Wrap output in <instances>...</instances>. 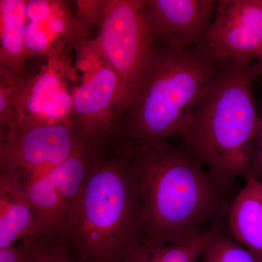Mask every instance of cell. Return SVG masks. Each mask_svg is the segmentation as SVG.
Listing matches in <instances>:
<instances>
[{
	"label": "cell",
	"mask_w": 262,
	"mask_h": 262,
	"mask_svg": "<svg viewBox=\"0 0 262 262\" xmlns=\"http://www.w3.org/2000/svg\"><path fill=\"white\" fill-rule=\"evenodd\" d=\"M145 238L139 176L132 151L100 146L60 241L77 262H122Z\"/></svg>",
	"instance_id": "1"
},
{
	"label": "cell",
	"mask_w": 262,
	"mask_h": 262,
	"mask_svg": "<svg viewBox=\"0 0 262 262\" xmlns=\"http://www.w3.org/2000/svg\"><path fill=\"white\" fill-rule=\"evenodd\" d=\"M140 186L145 238L180 244L202 233V226L227 213L223 192L187 145L162 143L132 151Z\"/></svg>",
	"instance_id": "2"
},
{
	"label": "cell",
	"mask_w": 262,
	"mask_h": 262,
	"mask_svg": "<svg viewBox=\"0 0 262 262\" xmlns=\"http://www.w3.org/2000/svg\"><path fill=\"white\" fill-rule=\"evenodd\" d=\"M251 64L223 66L187 114L182 136L222 192L251 173L261 127Z\"/></svg>",
	"instance_id": "3"
},
{
	"label": "cell",
	"mask_w": 262,
	"mask_h": 262,
	"mask_svg": "<svg viewBox=\"0 0 262 262\" xmlns=\"http://www.w3.org/2000/svg\"><path fill=\"white\" fill-rule=\"evenodd\" d=\"M155 42L113 141L130 151L181 137L187 114L225 65L203 47L178 49Z\"/></svg>",
	"instance_id": "4"
},
{
	"label": "cell",
	"mask_w": 262,
	"mask_h": 262,
	"mask_svg": "<svg viewBox=\"0 0 262 262\" xmlns=\"http://www.w3.org/2000/svg\"><path fill=\"white\" fill-rule=\"evenodd\" d=\"M98 30L95 39L120 82L118 125L149 65L156 43L144 15V0H103Z\"/></svg>",
	"instance_id": "5"
},
{
	"label": "cell",
	"mask_w": 262,
	"mask_h": 262,
	"mask_svg": "<svg viewBox=\"0 0 262 262\" xmlns=\"http://www.w3.org/2000/svg\"><path fill=\"white\" fill-rule=\"evenodd\" d=\"M85 146L72 118L39 122L16 117L0 136V173L27 188Z\"/></svg>",
	"instance_id": "6"
},
{
	"label": "cell",
	"mask_w": 262,
	"mask_h": 262,
	"mask_svg": "<svg viewBox=\"0 0 262 262\" xmlns=\"http://www.w3.org/2000/svg\"><path fill=\"white\" fill-rule=\"evenodd\" d=\"M77 48L82 78L72 91L71 118L85 145H103L115 139L120 82L96 39H84Z\"/></svg>",
	"instance_id": "7"
},
{
	"label": "cell",
	"mask_w": 262,
	"mask_h": 262,
	"mask_svg": "<svg viewBox=\"0 0 262 262\" xmlns=\"http://www.w3.org/2000/svg\"><path fill=\"white\" fill-rule=\"evenodd\" d=\"M199 47L225 64L248 65L262 51V0H220Z\"/></svg>",
	"instance_id": "8"
},
{
	"label": "cell",
	"mask_w": 262,
	"mask_h": 262,
	"mask_svg": "<svg viewBox=\"0 0 262 262\" xmlns=\"http://www.w3.org/2000/svg\"><path fill=\"white\" fill-rule=\"evenodd\" d=\"M67 51L48 58L35 75L20 81L15 97L16 117L39 122H58L71 119L72 92L66 78L75 75Z\"/></svg>",
	"instance_id": "9"
},
{
	"label": "cell",
	"mask_w": 262,
	"mask_h": 262,
	"mask_svg": "<svg viewBox=\"0 0 262 262\" xmlns=\"http://www.w3.org/2000/svg\"><path fill=\"white\" fill-rule=\"evenodd\" d=\"M217 4L215 0H144V15L157 42L186 49L201 46Z\"/></svg>",
	"instance_id": "10"
},
{
	"label": "cell",
	"mask_w": 262,
	"mask_h": 262,
	"mask_svg": "<svg viewBox=\"0 0 262 262\" xmlns=\"http://www.w3.org/2000/svg\"><path fill=\"white\" fill-rule=\"evenodd\" d=\"M26 46L31 56L61 54L90 34L63 1H27Z\"/></svg>",
	"instance_id": "11"
},
{
	"label": "cell",
	"mask_w": 262,
	"mask_h": 262,
	"mask_svg": "<svg viewBox=\"0 0 262 262\" xmlns=\"http://www.w3.org/2000/svg\"><path fill=\"white\" fill-rule=\"evenodd\" d=\"M42 234L26 186L13 176L0 173V249Z\"/></svg>",
	"instance_id": "12"
},
{
	"label": "cell",
	"mask_w": 262,
	"mask_h": 262,
	"mask_svg": "<svg viewBox=\"0 0 262 262\" xmlns=\"http://www.w3.org/2000/svg\"><path fill=\"white\" fill-rule=\"evenodd\" d=\"M227 210V229L238 244L262 260V180L250 174Z\"/></svg>",
	"instance_id": "13"
},
{
	"label": "cell",
	"mask_w": 262,
	"mask_h": 262,
	"mask_svg": "<svg viewBox=\"0 0 262 262\" xmlns=\"http://www.w3.org/2000/svg\"><path fill=\"white\" fill-rule=\"evenodd\" d=\"M24 0H0V67L18 75L29 72L32 58L25 42L27 24Z\"/></svg>",
	"instance_id": "14"
},
{
	"label": "cell",
	"mask_w": 262,
	"mask_h": 262,
	"mask_svg": "<svg viewBox=\"0 0 262 262\" xmlns=\"http://www.w3.org/2000/svg\"><path fill=\"white\" fill-rule=\"evenodd\" d=\"M225 225L222 220L218 221L194 238L180 244L143 242L133 248L122 262H196L207 245Z\"/></svg>",
	"instance_id": "15"
},
{
	"label": "cell",
	"mask_w": 262,
	"mask_h": 262,
	"mask_svg": "<svg viewBox=\"0 0 262 262\" xmlns=\"http://www.w3.org/2000/svg\"><path fill=\"white\" fill-rule=\"evenodd\" d=\"M201 262H262V260L230 235L226 225L207 245Z\"/></svg>",
	"instance_id": "16"
},
{
	"label": "cell",
	"mask_w": 262,
	"mask_h": 262,
	"mask_svg": "<svg viewBox=\"0 0 262 262\" xmlns=\"http://www.w3.org/2000/svg\"><path fill=\"white\" fill-rule=\"evenodd\" d=\"M23 241L30 248L33 262H77L56 237L39 234L26 237Z\"/></svg>",
	"instance_id": "17"
},
{
	"label": "cell",
	"mask_w": 262,
	"mask_h": 262,
	"mask_svg": "<svg viewBox=\"0 0 262 262\" xmlns=\"http://www.w3.org/2000/svg\"><path fill=\"white\" fill-rule=\"evenodd\" d=\"M77 13L75 16L84 29L89 32L99 24L102 11L103 0H80L76 1Z\"/></svg>",
	"instance_id": "18"
},
{
	"label": "cell",
	"mask_w": 262,
	"mask_h": 262,
	"mask_svg": "<svg viewBox=\"0 0 262 262\" xmlns=\"http://www.w3.org/2000/svg\"><path fill=\"white\" fill-rule=\"evenodd\" d=\"M0 262H33L30 248L22 239L13 246L0 249Z\"/></svg>",
	"instance_id": "19"
},
{
	"label": "cell",
	"mask_w": 262,
	"mask_h": 262,
	"mask_svg": "<svg viewBox=\"0 0 262 262\" xmlns=\"http://www.w3.org/2000/svg\"><path fill=\"white\" fill-rule=\"evenodd\" d=\"M260 115H261V127H260L254 155H253L251 173L250 174L255 178L262 180V108Z\"/></svg>",
	"instance_id": "20"
},
{
	"label": "cell",
	"mask_w": 262,
	"mask_h": 262,
	"mask_svg": "<svg viewBox=\"0 0 262 262\" xmlns=\"http://www.w3.org/2000/svg\"><path fill=\"white\" fill-rule=\"evenodd\" d=\"M251 68H252L253 73L257 78L260 76H262V51L261 55L258 57L257 62L254 64L251 65Z\"/></svg>",
	"instance_id": "21"
}]
</instances>
